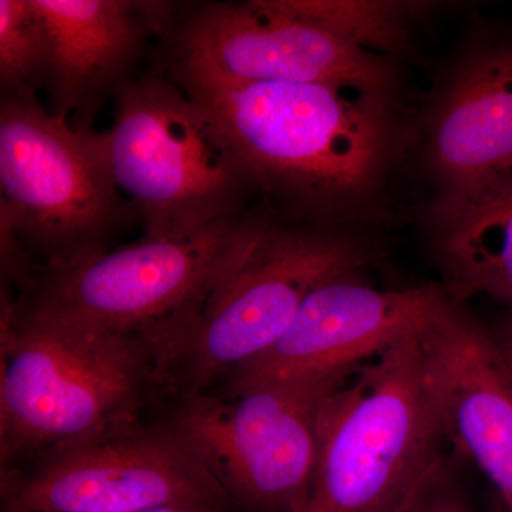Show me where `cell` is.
I'll return each instance as SVG.
<instances>
[{"instance_id": "1", "label": "cell", "mask_w": 512, "mask_h": 512, "mask_svg": "<svg viewBox=\"0 0 512 512\" xmlns=\"http://www.w3.org/2000/svg\"><path fill=\"white\" fill-rule=\"evenodd\" d=\"M175 82L210 111L256 187L296 204L363 200L393 160L387 96L320 83Z\"/></svg>"}, {"instance_id": "2", "label": "cell", "mask_w": 512, "mask_h": 512, "mask_svg": "<svg viewBox=\"0 0 512 512\" xmlns=\"http://www.w3.org/2000/svg\"><path fill=\"white\" fill-rule=\"evenodd\" d=\"M0 370L3 463L133 426L144 383L158 375L146 339L10 302H3Z\"/></svg>"}, {"instance_id": "3", "label": "cell", "mask_w": 512, "mask_h": 512, "mask_svg": "<svg viewBox=\"0 0 512 512\" xmlns=\"http://www.w3.org/2000/svg\"><path fill=\"white\" fill-rule=\"evenodd\" d=\"M419 333L357 367L329 397L308 512H400L450 456Z\"/></svg>"}, {"instance_id": "4", "label": "cell", "mask_w": 512, "mask_h": 512, "mask_svg": "<svg viewBox=\"0 0 512 512\" xmlns=\"http://www.w3.org/2000/svg\"><path fill=\"white\" fill-rule=\"evenodd\" d=\"M113 127L97 133L114 183L146 237H180L232 220L256 184L210 111L175 80L133 79Z\"/></svg>"}, {"instance_id": "5", "label": "cell", "mask_w": 512, "mask_h": 512, "mask_svg": "<svg viewBox=\"0 0 512 512\" xmlns=\"http://www.w3.org/2000/svg\"><path fill=\"white\" fill-rule=\"evenodd\" d=\"M269 221L239 215L180 237H146L33 272L16 305L158 346L242 258Z\"/></svg>"}, {"instance_id": "6", "label": "cell", "mask_w": 512, "mask_h": 512, "mask_svg": "<svg viewBox=\"0 0 512 512\" xmlns=\"http://www.w3.org/2000/svg\"><path fill=\"white\" fill-rule=\"evenodd\" d=\"M133 214L97 133L39 101L0 100V238L9 269L18 274L32 252L45 255L43 269L103 251Z\"/></svg>"}, {"instance_id": "7", "label": "cell", "mask_w": 512, "mask_h": 512, "mask_svg": "<svg viewBox=\"0 0 512 512\" xmlns=\"http://www.w3.org/2000/svg\"><path fill=\"white\" fill-rule=\"evenodd\" d=\"M359 239L268 222L165 346L158 375L202 393L268 352L319 285L356 275L376 258Z\"/></svg>"}, {"instance_id": "8", "label": "cell", "mask_w": 512, "mask_h": 512, "mask_svg": "<svg viewBox=\"0 0 512 512\" xmlns=\"http://www.w3.org/2000/svg\"><path fill=\"white\" fill-rule=\"evenodd\" d=\"M356 370V369H355ZM355 370L197 393L171 426L248 512H308L329 397Z\"/></svg>"}, {"instance_id": "9", "label": "cell", "mask_w": 512, "mask_h": 512, "mask_svg": "<svg viewBox=\"0 0 512 512\" xmlns=\"http://www.w3.org/2000/svg\"><path fill=\"white\" fill-rule=\"evenodd\" d=\"M174 29V80L239 83H320L387 96L392 69L375 53L302 18L281 0L208 3Z\"/></svg>"}, {"instance_id": "10", "label": "cell", "mask_w": 512, "mask_h": 512, "mask_svg": "<svg viewBox=\"0 0 512 512\" xmlns=\"http://www.w3.org/2000/svg\"><path fill=\"white\" fill-rule=\"evenodd\" d=\"M167 505L234 508L210 468L175 431H114L47 454L13 485L3 512H128Z\"/></svg>"}, {"instance_id": "11", "label": "cell", "mask_w": 512, "mask_h": 512, "mask_svg": "<svg viewBox=\"0 0 512 512\" xmlns=\"http://www.w3.org/2000/svg\"><path fill=\"white\" fill-rule=\"evenodd\" d=\"M419 340L450 450L476 466L512 512V379L500 338L450 298Z\"/></svg>"}, {"instance_id": "12", "label": "cell", "mask_w": 512, "mask_h": 512, "mask_svg": "<svg viewBox=\"0 0 512 512\" xmlns=\"http://www.w3.org/2000/svg\"><path fill=\"white\" fill-rule=\"evenodd\" d=\"M353 276L319 285L284 336L229 377V386L355 370L397 340L419 332L451 298L437 286L384 291Z\"/></svg>"}, {"instance_id": "13", "label": "cell", "mask_w": 512, "mask_h": 512, "mask_svg": "<svg viewBox=\"0 0 512 512\" xmlns=\"http://www.w3.org/2000/svg\"><path fill=\"white\" fill-rule=\"evenodd\" d=\"M52 36L50 113L90 131L107 97L133 80L148 37L170 29L174 6L130 0H33Z\"/></svg>"}, {"instance_id": "14", "label": "cell", "mask_w": 512, "mask_h": 512, "mask_svg": "<svg viewBox=\"0 0 512 512\" xmlns=\"http://www.w3.org/2000/svg\"><path fill=\"white\" fill-rule=\"evenodd\" d=\"M429 133L440 198L471 197L512 177V36L485 40L461 60Z\"/></svg>"}, {"instance_id": "15", "label": "cell", "mask_w": 512, "mask_h": 512, "mask_svg": "<svg viewBox=\"0 0 512 512\" xmlns=\"http://www.w3.org/2000/svg\"><path fill=\"white\" fill-rule=\"evenodd\" d=\"M434 249L451 298L490 296L512 305V177L464 198H440Z\"/></svg>"}, {"instance_id": "16", "label": "cell", "mask_w": 512, "mask_h": 512, "mask_svg": "<svg viewBox=\"0 0 512 512\" xmlns=\"http://www.w3.org/2000/svg\"><path fill=\"white\" fill-rule=\"evenodd\" d=\"M282 5L329 30L357 49H399L406 43L414 20L433 9V3L376 2V0H281Z\"/></svg>"}, {"instance_id": "17", "label": "cell", "mask_w": 512, "mask_h": 512, "mask_svg": "<svg viewBox=\"0 0 512 512\" xmlns=\"http://www.w3.org/2000/svg\"><path fill=\"white\" fill-rule=\"evenodd\" d=\"M52 36L33 0H0V89L2 99L37 101L47 89Z\"/></svg>"}, {"instance_id": "18", "label": "cell", "mask_w": 512, "mask_h": 512, "mask_svg": "<svg viewBox=\"0 0 512 512\" xmlns=\"http://www.w3.org/2000/svg\"><path fill=\"white\" fill-rule=\"evenodd\" d=\"M460 457L450 454L400 512H487L463 481Z\"/></svg>"}, {"instance_id": "19", "label": "cell", "mask_w": 512, "mask_h": 512, "mask_svg": "<svg viewBox=\"0 0 512 512\" xmlns=\"http://www.w3.org/2000/svg\"><path fill=\"white\" fill-rule=\"evenodd\" d=\"M128 512H235L232 508L212 507V505H167V507L147 508Z\"/></svg>"}, {"instance_id": "20", "label": "cell", "mask_w": 512, "mask_h": 512, "mask_svg": "<svg viewBox=\"0 0 512 512\" xmlns=\"http://www.w3.org/2000/svg\"><path fill=\"white\" fill-rule=\"evenodd\" d=\"M498 338H500L501 348H503L505 360H507L508 370H510L512 379V339L504 332V330L501 335H498Z\"/></svg>"}, {"instance_id": "21", "label": "cell", "mask_w": 512, "mask_h": 512, "mask_svg": "<svg viewBox=\"0 0 512 512\" xmlns=\"http://www.w3.org/2000/svg\"><path fill=\"white\" fill-rule=\"evenodd\" d=\"M504 332L507 333L508 336L512 339V305H511V313L510 318H508L507 326L504 328Z\"/></svg>"}]
</instances>
